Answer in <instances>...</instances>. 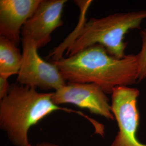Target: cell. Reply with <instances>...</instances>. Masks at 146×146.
<instances>
[{
	"label": "cell",
	"mask_w": 146,
	"mask_h": 146,
	"mask_svg": "<svg viewBox=\"0 0 146 146\" xmlns=\"http://www.w3.org/2000/svg\"><path fill=\"white\" fill-rule=\"evenodd\" d=\"M9 77L0 75V99H2L8 93L11 85L9 84L8 79Z\"/></svg>",
	"instance_id": "8fae6325"
},
{
	"label": "cell",
	"mask_w": 146,
	"mask_h": 146,
	"mask_svg": "<svg viewBox=\"0 0 146 146\" xmlns=\"http://www.w3.org/2000/svg\"><path fill=\"white\" fill-rule=\"evenodd\" d=\"M30 146H58L56 145L53 144V143H49V142H42V143H38L35 146H31V145Z\"/></svg>",
	"instance_id": "7c38bea8"
},
{
	"label": "cell",
	"mask_w": 146,
	"mask_h": 146,
	"mask_svg": "<svg viewBox=\"0 0 146 146\" xmlns=\"http://www.w3.org/2000/svg\"><path fill=\"white\" fill-rule=\"evenodd\" d=\"M42 0H1L0 35L17 46L21 41L22 28Z\"/></svg>",
	"instance_id": "ba28073f"
},
{
	"label": "cell",
	"mask_w": 146,
	"mask_h": 146,
	"mask_svg": "<svg viewBox=\"0 0 146 146\" xmlns=\"http://www.w3.org/2000/svg\"><path fill=\"white\" fill-rule=\"evenodd\" d=\"M146 19V10L115 13L106 17L90 19L78 29L67 49L66 55L72 56L94 44L105 48L108 53L117 58L127 55V43L124 41L129 31L141 29Z\"/></svg>",
	"instance_id": "3957f363"
},
{
	"label": "cell",
	"mask_w": 146,
	"mask_h": 146,
	"mask_svg": "<svg viewBox=\"0 0 146 146\" xmlns=\"http://www.w3.org/2000/svg\"><path fill=\"white\" fill-rule=\"evenodd\" d=\"M66 0H42L36 10L22 27L21 36H27L38 49L51 41V34L62 26L63 8Z\"/></svg>",
	"instance_id": "52a82bcc"
},
{
	"label": "cell",
	"mask_w": 146,
	"mask_h": 146,
	"mask_svg": "<svg viewBox=\"0 0 146 146\" xmlns=\"http://www.w3.org/2000/svg\"><path fill=\"white\" fill-rule=\"evenodd\" d=\"M111 95V110L119 131L110 146H146L137 136L140 120L137 108L140 90L129 86H120L114 89Z\"/></svg>",
	"instance_id": "277c9868"
},
{
	"label": "cell",
	"mask_w": 146,
	"mask_h": 146,
	"mask_svg": "<svg viewBox=\"0 0 146 146\" xmlns=\"http://www.w3.org/2000/svg\"><path fill=\"white\" fill-rule=\"evenodd\" d=\"M56 105L73 104L108 120H114L110 100L99 85L92 83L68 82L52 93Z\"/></svg>",
	"instance_id": "8992f818"
},
{
	"label": "cell",
	"mask_w": 146,
	"mask_h": 146,
	"mask_svg": "<svg viewBox=\"0 0 146 146\" xmlns=\"http://www.w3.org/2000/svg\"><path fill=\"white\" fill-rule=\"evenodd\" d=\"M22 62L16 79L17 84L43 90H56L66 84L58 67L41 58L34 41L21 36Z\"/></svg>",
	"instance_id": "5b68a950"
},
{
	"label": "cell",
	"mask_w": 146,
	"mask_h": 146,
	"mask_svg": "<svg viewBox=\"0 0 146 146\" xmlns=\"http://www.w3.org/2000/svg\"><path fill=\"white\" fill-rule=\"evenodd\" d=\"M52 63L66 81L96 84L106 94H111L116 87L137 83L135 55L129 54L124 58H117L99 44Z\"/></svg>",
	"instance_id": "6da1fadb"
},
{
	"label": "cell",
	"mask_w": 146,
	"mask_h": 146,
	"mask_svg": "<svg viewBox=\"0 0 146 146\" xmlns=\"http://www.w3.org/2000/svg\"><path fill=\"white\" fill-rule=\"evenodd\" d=\"M22 53L14 42L0 36V75L10 77L19 74L22 62Z\"/></svg>",
	"instance_id": "9c48e42d"
},
{
	"label": "cell",
	"mask_w": 146,
	"mask_h": 146,
	"mask_svg": "<svg viewBox=\"0 0 146 146\" xmlns=\"http://www.w3.org/2000/svg\"><path fill=\"white\" fill-rule=\"evenodd\" d=\"M52 93L37 92L35 88L12 84L0 102V127L15 146H30L28 131L47 115L56 110L74 112L60 107L52 100Z\"/></svg>",
	"instance_id": "7a4b0ae2"
},
{
	"label": "cell",
	"mask_w": 146,
	"mask_h": 146,
	"mask_svg": "<svg viewBox=\"0 0 146 146\" xmlns=\"http://www.w3.org/2000/svg\"><path fill=\"white\" fill-rule=\"evenodd\" d=\"M140 35L141 39V49L136 54L137 67V82L146 78V28L141 29Z\"/></svg>",
	"instance_id": "30bf717a"
}]
</instances>
